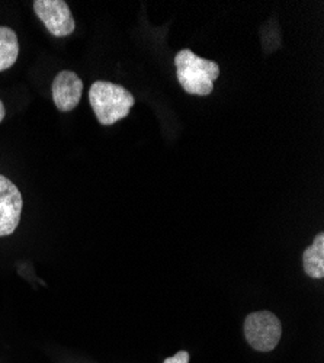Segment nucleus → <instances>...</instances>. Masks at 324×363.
Wrapping results in <instances>:
<instances>
[{
  "mask_svg": "<svg viewBox=\"0 0 324 363\" xmlns=\"http://www.w3.org/2000/svg\"><path fill=\"white\" fill-rule=\"evenodd\" d=\"M19 55L18 35L9 26H0V72L11 69Z\"/></svg>",
  "mask_w": 324,
  "mask_h": 363,
  "instance_id": "nucleus-8",
  "label": "nucleus"
},
{
  "mask_svg": "<svg viewBox=\"0 0 324 363\" xmlns=\"http://www.w3.org/2000/svg\"><path fill=\"white\" fill-rule=\"evenodd\" d=\"M34 11L51 35L63 38L74 33L76 22L65 0H35Z\"/></svg>",
  "mask_w": 324,
  "mask_h": 363,
  "instance_id": "nucleus-4",
  "label": "nucleus"
},
{
  "mask_svg": "<svg viewBox=\"0 0 324 363\" xmlns=\"http://www.w3.org/2000/svg\"><path fill=\"white\" fill-rule=\"evenodd\" d=\"M52 99L58 111L70 112L73 111L83 94V82L74 72H60L52 82Z\"/></svg>",
  "mask_w": 324,
  "mask_h": 363,
  "instance_id": "nucleus-6",
  "label": "nucleus"
},
{
  "mask_svg": "<svg viewBox=\"0 0 324 363\" xmlns=\"http://www.w3.org/2000/svg\"><path fill=\"white\" fill-rule=\"evenodd\" d=\"M245 337L256 352H272L281 342L282 324L271 311H256L245 320Z\"/></svg>",
  "mask_w": 324,
  "mask_h": 363,
  "instance_id": "nucleus-3",
  "label": "nucleus"
},
{
  "mask_svg": "<svg viewBox=\"0 0 324 363\" xmlns=\"http://www.w3.org/2000/svg\"><path fill=\"white\" fill-rule=\"evenodd\" d=\"M5 113H6V111H5V105H4V102L0 101V123H2V121L5 119Z\"/></svg>",
  "mask_w": 324,
  "mask_h": 363,
  "instance_id": "nucleus-10",
  "label": "nucleus"
},
{
  "mask_svg": "<svg viewBox=\"0 0 324 363\" xmlns=\"http://www.w3.org/2000/svg\"><path fill=\"white\" fill-rule=\"evenodd\" d=\"M22 195L13 182L0 174V237L16 231L22 214Z\"/></svg>",
  "mask_w": 324,
  "mask_h": 363,
  "instance_id": "nucleus-5",
  "label": "nucleus"
},
{
  "mask_svg": "<svg viewBox=\"0 0 324 363\" xmlns=\"http://www.w3.org/2000/svg\"><path fill=\"white\" fill-rule=\"evenodd\" d=\"M89 102L102 125H113L130 113L135 99L125 87L98 80L91 86Z\"/></svg>",
  "mask_w": 324,
  "mask_h": 363,
  "instance_id": "nucleus-2",
  "label": "nucleus"
},
{
  "mask_svg": "<svg viewBox=\"0 0 324 363\" xmlns=\"http://www.w3.org/2000/svg\"><path fill=\"white\" fill-rule=\"evenodd\" d=\"M178 80L189 95L208 96L214 90V80L220 76V67L213 60H205L189 48L179 51L174 57Z\"/></svg>",
  "mask_w": 324,
  "mask_h": 363,
  "instance_id": "nucleus-1",
  "label": "nucleus"
},
{
  "mask_svg": "<svg viewBox=\"0 0 324 363\" xmlns=\"http://www.w3.org/2000/svg\"><path fill=\"white\" fill-rule=\"evenodd\" d=\"M189 359H191L189 353L186 350H181L176 354L164 359L163 363H189Z\"/></svg>",
  "mask_w": 324,
  "mask_h": 363,
  "instance_id": "nucleus-9",
  "label": "nucleus"
},
{
  "mask_svg": "<svg viewBox=\"0 0 324 363\" xmlns=\"http://www.w3.org/2000/svg\"><path fill=\"white\" fill-rule=\"evenodd\" d=\"M303 266L307 277L313 279L324 278V233H318L303 253Z\"/></svg>",
  "mask_w": 324,
  "mask_h": 363,
  "instance_id": "nucleus-7",
  "label": "nucleus"
}]
</instances>
